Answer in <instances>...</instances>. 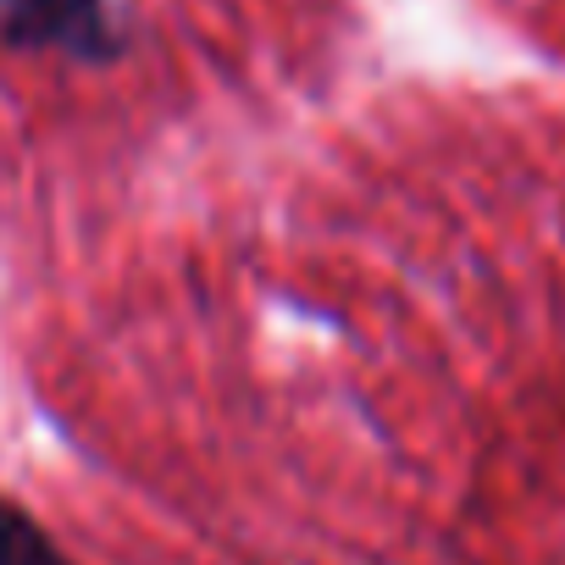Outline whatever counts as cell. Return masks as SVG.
<instances>
[{
    "mask_svg": "<svg viewBox=\"0 0 565 565\" xmlns=\"http://www.w3.org/2000/svg\"><path fill=\"white\" fill-rule=\"evenodd\" d=\"M0 29H7L12 45L67 51L78 62H95L111 51L106 0H0Z\"/></svg>",
    "mask_w": 565,
    "mask_h": 565,
    "instance_id": "6da1fadb",
    "label": "cell"
},
{
    "mask_svg": "<svg viewBox=\"0 0 565 565\" xmlns=\"http://www.w3.org/2000/svg\"><path fill=\"white\" fill-rule=\"evenodd\" d=\"M0 565H73L18 504L0 499Z\"/></svg>",
    "mask_w": 565,
    "mask_h": 565,
    "instance_id": "7a4b0ae2",
    "label": "cell"
}]
</instances>
